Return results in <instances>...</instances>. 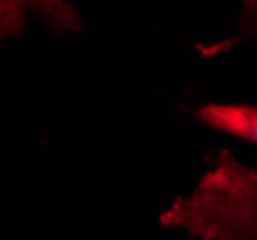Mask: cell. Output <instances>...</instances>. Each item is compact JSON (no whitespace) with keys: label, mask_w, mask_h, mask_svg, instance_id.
Instances as JSON below:
<instances>
[{"label":"cell","mask_w":257,"mask_h":240,"mask_svg":"<svg viewBox=\"0 0 257 240\" xmlns=\"http://www.w3.org/2000/svg\"><path fill=\"white\" fill-rule=\"evenodd\" d=\"M207 160L194 188L173 200L160 225L196 240H257V167L226 148Z\"/></svg>","instance_id":"obj_1"},{"label":"cell","mask_w":257,"mask_h":240,"mask_svg":"<svg viewBox=\"0 0 257 240\" xmlns=\"http://www.w3.org/2000/svg\"><path fill=\"white\" fill-rule=\"evenodd\" d=\"M196 119L205 127L230 135L234 139L257 146V106L255 104H219L211 102L196 109Z\"/></svg>","instance_id":"obj_2"},{"label":"cell","mask_w":257,"mask_h":240,"mask_svg":"<svg viewBox=\"0 0 257 240\" xmlns=\"http://www.w3.org/2000/svg\"><path fill=\"white\" fill-rule=\"evenodd\" d=\"M29 14L56 31H81L83 20L75 6L65 2H29Z\"/></svg>","instance_id":"obj_3"},{"label":"cell","mask_w":257,"mask_h":240,"mask_svg":"<svg viewBox=\"0 0 257 240\" xmlns=\"http://www.w3.org/2000/svg\"><path fill=\"white\" fill-rule=\"evenodd\" d=\"M29 2H0V43L25 31Z\"/></svg>","instance_id":"obj_4"},{"label":"cell","mask_w":257,"mask_h":240,"mask_svg":"<svg viewBox=\"0 0 257 240\" xmlns=\"http://www.w3.org/2000/svg\"><path fill=\"white\" fill-rule=\"evenodd\" d=\"M242 31L257 35V0L244 4V10H242Z\"/></svg>","instance_id":"obj_5"}]
</instances>
